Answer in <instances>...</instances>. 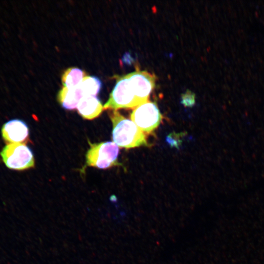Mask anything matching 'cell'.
I'll return each instance as SVG.
<instances>
[{"mask_svg": "<svg viewBox=\"0 0 264 264\" xmlns=\"http://www.w3.org/2000/svg\"><path fill=\"white\" fill-rule=\"evenodd\" d=\"M109 113L112 123L113 142L118 147L129 149L148 145L145 134L132 120L116 110Z\"/></svg>", "mask_w": 264, "mask_h": 264, "instance_id": "7a4b0ae2", "label": "cell"}, {"mask_svg": "<svg viewBox=\"0 0 264 264\" xmlns=\"http://www.w3.org/2000/svg\"><path fill=\"white\" fill-rule=\"evenodd\" d=\"M131 118L143 132H151L159 126L162 116L156 103L147 101L136 107Z\"/></svg>", "mask_w": 264, "mask_h": 264, "instance_id": "5b68a950", "label": "cell"}, {"mask_svg": "<svg viewBox=\"0 0 264 264\" xmlns=\"http://www.w3.org/2000/svg\"><path fill=\"white\" fill-rule=\"evenodd\" d=\"M86 76V72L82 69L77 67L68 68L62 75L63 87L68 89L75 88L80 85Z\"/></svg>", "mask_w": 264, "mask_h": 264, "instance_id": "9c48e42d", "label": "cell"}, {"mask_svg": "<svg viewBox=\"0 0 264 264\" xmlns=\"http://www.w3.org/2000/svg\"><path fill=\"white\" fill-rule=\"evenodd\" d=\"M89 144L86 154V164L99 169H107L118 165L119 147L113 142L107 141Z\"/></svg>", "mask_w": 264, "mask_h": 264, "instance_id": "3957f363", "label": "cell"}, {"mask_svg": "<svg viewBox=\"0 0 264 264\" xmlns=\"http://www.w3.org/2000/svg\"><path fill=\"white\" fill-rule=\"evenodd\" d=\"M5 165L10 169L23 170L34 166L32 150L24 143H9L0 153Z\"/></svg>", "mask_w": 264, "mask_h": 264, "instance_id": "277c9868", "label": "cell"}, {"mask_svg": "<svg viewBox=\"0 0 264 264\" xmlns=\"http://www.w3.org/2000/svg\"><path fill=\"white\" fill-rule=\"evenodd\" d=\"M77 110L79 114L86 119H92L102 112L103 106L96 96H84L80 100Z\"/></svg>", "mask_w": 264, "mask_h": 264, "instance_id": "52a82bcc", "label": "cell"}, {"mask_svg": "<svg viewBox=\"0 0 264 264\" xmlns=\"http://www.w3.org/2000/svg\"><path fill=\"white\" fill-rule=\"evenodd\" d=\"M3 139L10 143H22L29 136L27 124L20 119H12L5 123L1 129Z\"/></svg>", "mask_w": 264, "mask_h": 264, "instance_id": "8992f818", "label": "cell"}, {"mask_svg": "<svg viewBox=\"0 0 264 264\" xmlns=\"http://www.w3.org/2000/svg\"><path fill=\"white\" fill-rule=\"evenodd\" d=\"M79 86L84 96H96L101 89L102 83L100 80L95 76L87 75Z\"/></svg>", "mask_w": 264, "mask_h": 264, "instance_id": "30bf717a", "label": "cell"}, {"mask_svg": "<svg viewBox=\"0 0 264 264\" xmlns=\"http://www.w3.org/2000/svg\"><path fill=\"white\" fill-rule=\"evenodd\" d=\"M83 96L79 86L71 89L63 87L58 93L57 100L64 109L72 110L77 107Z\"/></svg>", "mask_w": 264, "mask_h": 264, "instance_id": "ba28073f", "label": "cell"}, {"mask_svg": "<svg viewBox=\"0 0 264 264\" xmlns=\"http://www.w3.org/2000/svg\"><path fill=\"white\" fill-rule=\"evenodd\" d=\"M116 78V85L103 106L104 110L133 108L147 102L155 80L154 75L139 70Z\"/></svg>", "mask_w": 264, "mask_h": 264, "instance_id": "6da1fadb", "label": "cell"}]
</instances>
